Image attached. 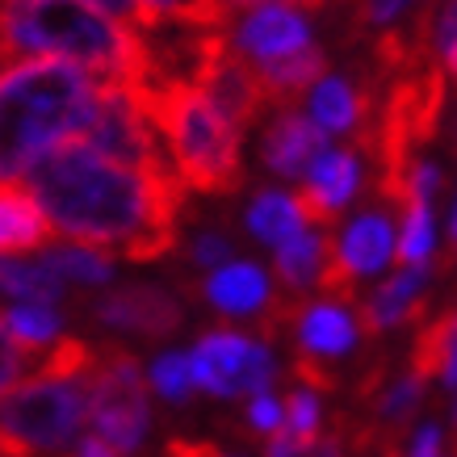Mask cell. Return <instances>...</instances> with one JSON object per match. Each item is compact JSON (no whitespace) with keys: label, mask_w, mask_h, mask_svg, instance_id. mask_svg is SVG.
I'll use <instances>...</instances> for the list:
<instances>
[{"label":"cell","mask_w":457,"mask_h":457,"mask_svg":"<svg viewBox=\"0 0 457 457\" xmlns=\"http://www.w3.org/2000/svg\"><path fill=\"white\" fill-rule=\"evenodd\" d=\"M407 370L416 378H424V382L441 378L445 386L453 390V306H445L436 319L420 323Z\"/></svg>","instance_id":"21"},{"label":"cell","mask_w":457,"mask_h":457,"mask_svg":"<svg viewBox=\"0 0 457 457\" xmlns=\"http://www.w3.org/2000/svg\"><path fill=\"white\" fill-rule=\"evenodd\" d=\"M286 332L298 340V357H311L319 365H332V361L348 357L357 345V319L348 315L340 303H298L290 328Z\"/></svg>","instance_id":"15"},{"label":"cell","mask_w":457,"mask_h":457,"mask_svg":"<svg viewBox=\"0 0 457 457\" xmlns=\"http://www.w3.org/2000/svg\"><path fill=\"white\" fill-rule=\"evenodd\" d=\"M29 194L55 236L126 261H164L177 248L185 185L172 172H143L68 139L26 172Z\"/></svg>","instance_id":"1"},{"label":"cell","mask_w":457,"mask_h":457,"mask_svg":"<svg viewBox=\"0 0 457 457\" xmlns=\"http://www.w3.org/2000/svg\"><path fill=\"white\" fill-rule=\"evenodd\" d=\"M222 13L231 17L239 9H256V4H286V9H306V13H319V9H328L332 0H219Z\"/></svg>","instance_id":"33"},{"label":"cell","mask_w":457,"mask_h":457,"mask_svg":"<svg viewBox=\"0 0 457 457\" xmlns=\"http://www.w3.org/2000/svg\"><path fill=\"white\" fill-rule=\"evenodd\" d=\"M244 227H248L261 244H273V248H278L281 239L294 236V231L306 227V222H303V214H298L290 194H281V189H261V194L252 197L248 214H244Z\"/></svg>","instance_id":"24"},{"label":"cell","mask_w":457,"mask_h":457,"mask_svg":"<svg viewBox=\"0 0 457 457\" xmlns=\"http://www.w3.org/2000/svg\"><path fill=\"white\" fill-rule=\"evenodd\" d=\"M51 222L38 210L34 194L17 180H0V256H17V252L42 248L51 244Z\"/></svg>","instance_id":"18"},{"label":"cell","mask_w":457,"mask_h":457,"mask_svg":"<svg viewBox=\"0 0 457 457\" xmlns=\"http://www.w3.org/2000/svg\"><path fill=\"white\" fill-rule=\"evenodd\" d=\"M147 386L160 395L164 403H189L194 395V378H189V361L180 357V353H164V357L152 365V374H147Z\"/></svg>","instance_id":"28"},{"label":"cell","mask_w":457,"mask_h":457,"mask_svg":"<svg viewBox=\"0 0 457 457\" xmlns=\"http://www.w3.org/2000/svg\"><path fill=\"white\" fill-rule=\"evenodd\" d=\"M328 244L332 236L319 231V227H298L294 236H286L273 248V269H278V281L290 294H306L319 281V269H323V256H328Z\"/></svg>","instance_id":"19"},{"label":"cell","mask_w":457,"mask_h":457,"mask_svg":"<svg viewBox=\"0 0 457 457\" xmlns=\"http://www.w3.org/2000/svg\"><path fill=\"white\" fill-rule=\"evenodd\" d=\"M88 315L110 332H130L139 340H168L185 323V303L168 286L130 281V286H118L110 294H97L88 303Z\"/></svg>","instance_id":"10"},{"label":"cell","mask_w":457,"mask_h":457,"mask_svg":"<svg viewBox=\"0 0 457 457\" xmlns=\"http://www.w3.org/2000/svg\"><path fill=\"white\" fill-rule=\"evenodd\" d=\"M194 88H202V97H206L227 122L236 126L239 135H244V126L256 122L261 110L269 105V101H264V88H261V76L236 55L231 38L210 55L206 71H202V80H197Z\"/></svg>","instance_id":"14"},{"label":"cell","mask_w":457,"mask_h":457,"mask_svg":"<svg viewBox=\"0 0 457 457\" xmlns=\"http://www.w3.org/2000/svg\"><path fill=\"white\" fill-rule=\"evenodd\" d=\"M13 55L63 59L97 80L143 84L139 29L84 0H0V59Z\"/></svg>","instance_id":"3"},{"label":"cell","mask_w":457,"mask_h":457,"mask_svg":"<svg viewBox=\"0 0 457 457\" xmlns=\"http://www.w3.org/2000/svg\"><path fill=\"white\" fill-rule=\"evenodd\" d=\"M0 294L4 298H26L34 306H55L68 294V281L51 273L42 261H13L0 256Z\"/></svg>","instance_id":"22"},{"label":"cell","mask_w":457,"mask_h":457,"mask_svg":"<svg viewBox=\"0 0 457 457\" xmlns=\"http://www.w3.org/2000/svg\"><path fill=\"white\" fill-rule=\"evenodd\" d=\"M21 370H26V348L9 336L4 319H0V399H4V390H13V382L21 378Z\"/></svg>","instance_id":"30"},{"label":"cell","mask_w":457,"mask_h":457,"mask_svg":"<svg viewBox=\"0 0 457 457\" xmlns=\"http://www.w3.org/2000/svg\"><path fill=\"white\" fill-rule=\"evenodd\" d=\"M323 147H332V143H328V135L303 110H278V118L264 130L261 155H264V164H269V172H278V177H303L306 164Z\"/></svg>","instance_id":"17"},{"label":"cell","mask_w":457,"mask_h":457,"mask_svg":"<svg viewBox=\"0 0 457 457\" xmlns=\"http://www.w3.org/2000/svg\"><path fill=\"white\" fill-rule=\"evenodd\" d=\"M303 457H348V441H345V416L332 420V432H319L315 445Z\"/></svg>","instance_id":"32"},{"label":"cell","mask_w":457,"mask_h":457,"mask_svg":"<svg viewBox=\"0 0 457 457\" xmlns=\"http://www.w3.org/2000/svg\"><path fill=\"white\" fill-rule=\"evenodd\" d=\"M88 378L34 374L0 399V453L59 457L80 436L88 416Z\"/></svg>","instance_id":"5"},{"label":"cell","mask_w":457,"mask_h":457,"mask_svg":"<svg viewBox=\"0 0 457 457\" xmlns=\"http://www.w3.org/2000/svg\"><path fill=\"white\" fill-rule=\"evenodd\" d=\"M0 457H4V453H0Z\"/></svg>","instance_id":"39"},{"label":"cell","mask_w":457,"mask_h":457,"mask_svg":"<svg viewBox=\"0 0 457 457\" xmlns=\"http://www.w3.org/2000/svg\"><path fill=\"white\" fill-rule=\"evenodd\" d=\"M436 273V261L432 264H403L395 278H386L370 298L357 303V332L378 340V336L395 332V328H407L424 315L428 306V281Z\"/></svg>","instance_id":"13"},{"label":"cell","mask_w":457,"mask_h":457,"mask_svg":"<svg viewBox=\"0 0 457 457\" xmlns=\"http://www.w3.org/2000/svg\"><path fill=\"white\" fill-rule=\"evenodd\" d=\"M97 76L63 59H26L0 71V180L26 177L59 143L80 139Z\"/></svg>","instance_id":"2"},{"label":"cell","mask_w":457,"mask_h":457,"mask_svg":"<svg viewBox=\"0 0 457 457\" xmlns=\"http://www.w3.org/2000/svg\"><path fill=\"white\" fill-rule=\"evenodd\" d=\"M361 189V155L348 147H323V152L306 164L303 189L294 197V206L311 227H332L340 210L357 197Z\"/></svg>","instance_id":"12"},{"label":"cell","mask_w":457,"mask_h":457,"mask_svg":"<svg viewBox=\"0 0 457 457\" xmlns=\"http://www.w3.org/2000/svg\"><path fill=\"white\" fill-rule=\"evenodd\" d=\"M185 361H189L194 386L214 399L261 395V390H273V378H278V361L269 345L256 336H244L239 328H227V323L197 336L194 353Z\"/></svg>","instance_id":"7"},{"label":"cell","mask_w":457,"mask_h":457,"mask_svg":"<svg viewBox=\"0 0 457 457\" xmlns=\"http://www.w3.org/2000/svg\"><path fill=\"white\" fill-rule=\"evenodd\" d=\"M88 424L93 436L105 441L118 457H135L152 428V403H147V370L122 345L97 348V365L88 374Z\"/></svg>","instance_id":"6"},{"label":"cell","mask_w":457,"mask_h":457,"mask_svg":"<svg viewBox=\"0 0 457 457\" xmlns=\"http://www.w3.org/2000/svg\"><path fill=\"white\" fill-rule=\"evenodd\" d=\"M231 252H236V244H231V236H222L219 227H206V231H197V236L189 239V261H194L197 269L227 264L231 261Z\"/></svg>","instance_id":"29"},{"label":"cell","mask_w":457,"mask_h":457,"mask_svg":"<svg viewBox=\"0 0 457 457\" xmlns=\"http://www.w3.org/2000/svg\"><path fill=\"white\" fill-rule=\"evenodd\" d=\"M0 319H4L9 336L26 353H46L63 336V319H59L55 306H13L9 315H0Z\"/></svg>","instance_id":"25"},{"label":"cell","mask_w":457,"mask_h":457,"mask_svg":"<svg viewBox=\"0 0 457 457\" xmlns=\"http://www.w3.org/2000/svg\"><path fill=\"white\" fill-rule=\"evenodd\" d=\"M164 457H231V453H222L214 441H189V436H177V441H168Z\"/></svg>","instance_id":"34"},{"label":"cell","mask_w":457,"mask_h":457,"mask_svg":"<svg viewBox=\"0 0 457 457\" xmlns=\"http://www.w3.org/2000/svg\"><path fill=\"white\" fill-rule=\"evenodd\" d=\"M390 256H395V222L378 202H370L340 231V239L328 244L315 286L336 303H348V298H357V281L378 273Z\"/></svg>","instance_id":"9"},{"label":"cell","mask_w":457,"mask_h":457,"mask_svg":"<svg viewBox=\"0 0 457 457\" xmlns=\"http://www.w3.org/2000/svg\"><path fill=\"white\" fill-rule=\"evenodd\" d=\"M143 118L168 143V164L194 194H236L244 185V135L194 84H130Z\"/></svg>","instance_id":"4"},{"label":"cell","mask_w":457,"mask_h":457,"mask_svg":"<svg viewBox=\"0 0 457 457\" xmlns=\"http://www.w3.org/2000/svg\"><path fill=\"white\" fill-rule=\"evenodd\" d=\"M80 143H88L93 152L110 155V160L143 168V172H172L164 147L155 139L152 122L143 118L139 101L130 93V84L97 80L93 110H88V122H84V130H80ZM172 177H177V172H172Z\"/></svg>","instance_id":"8"},{"label":"cell","mask_w":457,"mask_h":457,"mask_svg":"<svg viewBox=\"0 0 457 457\" xmlns=\"http://www.w3.org/2000/svg\"><path fill=\"white\" fill-rule=\"evenodd\" d=\"M361 97L357 84H348L345 76H319L306 93V118L332 139V135H348L357 126Z\"/></svg>","instance_id":"20"},{"label":"cell","mask_w":457,"mask_h":457,"mask_svg":"<svg viewBox=\"0 0 457 457\" xmlns=\"http://www.w3.org/2000/svg\"><path fill=\"white\" fill-rule=\"evenodd\" d=\"M281 432L294 436L298 445H315L319 436V395L306 386H294L286 395V411H281Z\"/></svg>","instance_id":"27"},{"label":"cell","mask_w":457,"mask_h":457,"mask_svg":"<svg viewBox=\"0 0 457 457\" xmlns=\"http://www.w3.org/2000/svg\"><path fill=\"white\" fill-rule=\"evenodd\" d=\"M378 457H399V445H386V449H378Z\"/></svg>","instance_id":"38"},{"label":"cell","mask_w":457,"mask_h":457,"mask_svg":"<svg viewBox=\"0 0 457 457\" xmlns=\"http://www.w3.org/2000/svg\"><path fill=\"white\" fill-rule=\"evenodd\" d=\"M248 428L261 432V436H269V432L281 428V403L273 390H261V395H252L248 403Z\"/></svg>","instance_id":"31"},{"label":"cell","mask_w":457,"mask_h":457,"mask_svg":"<svg viewBox=\"0 0 457 457\" xmlns=\"http://www.w3.org/2000/svg\"><path fill=\"white\" fill-rule=\"evenodd\" d=\"M42 264L51 273H59L63 281H76V286H105L113 278L110 256L97 248H84V244H76V248H51L42 256Z\"/></svg>","instance_id":"26"},{"label":"cell","mask_w":457,"mask_h":457,"mask_svg":"<svg viewBox=\"0 0 457 457\" xmlns=\"http://www.w3.org/2000/svg\"><path fill=\"white\" fill-rule=\"evenodd\" d=\"M445 453V432L436 424H424L416 432V445H411V453L407 457H441Z\"/></svg>","instance_id":"35"},{"label":"cell","mask_w":457,"mask_h":457,"mask_svg":"<svg viewBox=\"0 0 457 457\" xmlns=\"http://www.w3.org/2000/svg\"><path fill=\"white\" fill-rule=\"evenodd\" d=\"M185 294H197L202 303H210L214 311H222V315H231V319H261L269 311V303H273L264 269L252 261L222 264L202 286H185Z\"/></svg>","instance_id":"16"},{"label":"cell","mask_w":457,"mask_h":457,"mask_svg":"<svg viewBox=\"0 0 457 457\" xmlns=\"http://www.w3.org/2000/svg\"><path fill=\"white\" fill-rule=\"evenodd\" d=\"M84 4H93L97 13L113 17V21H122V26L135 29V0H84Z\"/></svg>","instance_id":"36"},{"label":"cell","mask_w":457,"mask_h":457,"mask_svg":"<svg viewBox=\"0 0 457 457\" xmlns=\"http://www.w3.org/2000/svg\"><path fill=\"white\" fill-rule=\"evenodd\" d=\"M236 55L248 63L252 71L269 68V63H281V59L298 55L311 42V26L298 9H286V4H256V9H244L236 34H227Z\"/></svg>","instance_id":"11"},{"label":"cell","mask_w":457,"mask_h":457,"mask_svg":"<svg viewBox=\"0 0 457 457\" xmlns=\"http://www.w3.org/2000/svg\"><path fill=\"white\" fill-rule=\"evenodd\" d=\"M76 457H118V453H113L105 441H97V436H84V441H80V453H76Z\"/></svg>","instance_id":"37"},{"label":"cell","mask_w":457,"mask_h":457,"mask_svg":"<svg viewBox=\"0 0 457 457\" xmlns=\"http://www.w3.org/2000/svg\"><path fill=\"white\" fill-rule=\"evenodd\" d=\"M348 21H345V46H361V42L378 38L386 29L407 26L424 0H345Z\"/></svg>","instance_id":"23"}]
</instances>
